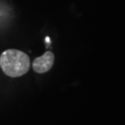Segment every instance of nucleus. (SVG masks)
<instances>
[{"label": "nucleus", "instance_id": "3", "mask_svg": "<svg viewBox=\"0 0 125 125\" xmlns=\"http://www.w3.org/2000/svg\"><path fill=\"white\" fill-rule=\"evenodd\" d=\"M45 41H46V43H47V44H49V43H50L49 37H46V38H45Z\"/></svg>", "mask_w": 125, "mask_h": 125}, {"label": "nucleus", "instance_id": "1", "mask_svg": "<svg viewBox=\"0 0 125 125\" xmlns=\"http://www.w3.org/2000/svg\"><path fill=\"white\" fill-rule=\"evenodd\" d=\"M0 67L6 75L20 77L29 71L30 58L22 51L17 49L6 50L0 57Z\"/></svg>", "mask_w": 125, "mask_h": 125}, {"label": "nucleus", "instance_id": "2", "mask_svg": "<svg viewBox=\"0 0 125 125\" xmlns=\"http://www.w3.org/2000/svg\"><path fill=\"white\" fill-rule=\"evenodd\" d=\"M54 63V55L52 52L47 51L42 57L34 59L32 63V68L37 73H45L52 68Z\"/></svg>", "mask_w": 125, "mask_h": 125}]
</instances>
